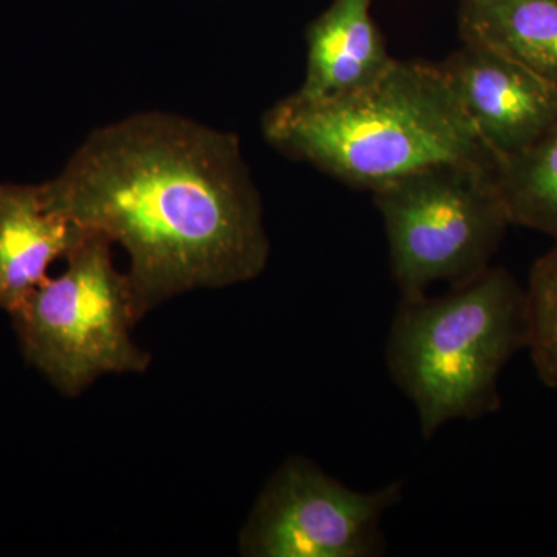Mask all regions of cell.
Listing matches in <instances>:
<instances>
[{
	"label": "cell",
	"mask_w": 557,
	"mask_h": 557,
	"mask_svg": "<svg viewBox=\"0 0 557 557\" xmlns=\"http://www.w3.org/2000/svg\"><path fill=\"white\" fill-rule=\"evenodd\" d=\"M46 188L81 228L127 252L139 318L190 289L252 281L269 263L239 137L177 113L98 127Z\"/></svg>",
	"instance_id": "obj_1"
},
{
	"label": "cell",
	"mask_w": 557,
	"mask_h": 557,
	"mask_svg": "<svg viewBox=\"0 0 557 557\" xmlns=\"http://www.w3.org/2000/svg\"><path fill=\"white\" fill-rule=\"evenodd\" d=\"M267 141L351 188L376 190L450 161L491 157L438 64L394 60L332 100L289 95L262 119Z\"/></svg>",
	"instance_id": "obj_2"
},
{
	"label": "cell",
	"mask_w": 557,
	"mask_h": 557,
	"mask_svg": "<svg viewBox=\"0 0 557 557\" xmlns=\"http://www.w3.org/2000/svg\"><path fill=\"white\" fill-rule=\"evenodd\" d=\"M527 343L525 289L507 270L490 267L438 298L401 299L386 364L429 440L453 421L497 412L498 380Z\"/></svg>",
	"instance_id": "obj_3"
},
{
	"label": "cell",
	"mask_w": 557,
	"mask_h": 557,
	"mask_svg": "<svg viewBox=\"0 0 557 557\" xmlns=\"http://www.w3.org/2000/svg\"><path fill=\"white\" fill-rule=\"evenodd\" d=\"M112 245L102 234H87L64 271L10 314L25 361L67 397L108 373H141L150 364L131 336L141 318L129 276L113 263Z\"/></svg>",
	"instance_id": "obj_4"
},
{
	"label": "cell",
	"mask_w": 557,
	"mask_h": 557,
	"mask_svg": "<svg viewBox=\"0 0 557 557\" xmlns=\"http://www.w3.org/2000/svg\"><path fill=\"white\" fill-rule=\"evenodd\" d=\"M403 300L440 282L467 284L490 269L509 223L493 157L450 161L373 193Z\"/></svg>",
	"instance_id": "obj_5"
},
{
	"label": "cell",
	"mask_w": 557,
	"mask_h": 557,
	"mask_svg": "<svg viewBox=\"0 0 557 557\" xmlns=\"http://www.w3.org/2000/svg\"><path fill=\"white\" fill-rule=\"evenodd\" d=\"M403 483L354 490L304 457H289L259 494L240 533L247 557H375L386 552L384 516Z\"/></svg>",
	"instance_id": "obj_6"
},
{
	"label": "cell",
	"mask_w": 557,
	"mask_h": 557,
	"mask_svg": "<svg viewBox=\"0 0 557 557\" xmlns=\"http://www.w3.org/2000/svg\"><path fill=\"white\" fill-rule=\"evenodd\" d=\"M438 65L496 161L523 152L557 124V87L497 51L463 44Z\"/></svg>",
	"instance_id": "obj_7"
},
{
	"label": "cell",
	"mask_w": 557,
	"mask_h": 557,
	"mask_svg": "<svg viewBox=\"0 0 557 557\" xmlns=\"http://www.w3.org/2000/svg\"><path fill=\"white\" fill-rule=\"evenodd\" d=\"M87 234L54 205L46 183H0V309H21Z\"/></svg>",
	"instance_id": "obj_8"
},
{
	"label": "cell",
	"mask_w": 557,
	"mask_h": 557,
	"mask_svg": "<svg viewBox=\"0 0 557 557\" xmlns=\"http://www.w3.org/2000/svg\"><path fill=\"white\" fill-rule=\"evenodd\" d=\"M373 0H333L307 28L306 76L295 97L322 101L344 97L380 78L388 54L372 17Z\"/></svg>",
	"instance_id": "obj_9"
},
{
	"label": "cell",
	"mask_w": 557,
	"mask_h": 557,
	"mask_svg": "<svg viewBox=\"0 0 557 557\" xmlns=\"http://www.w3.org/2000/svg\"><path fill=\"white\" fill-rule=\"evenodd\" d=\"M458 33L557 87V0H460Z\"/></svg>",
	"instance_id": "obj_10"
},
{
	"label": "cell",
	"mask_w": 557,
	"mask_h": 557,
	"mask_svg": "<svg viewBox=\"0 0 557 557\" xmlns=\"http://www.w3.org/2000/svg\"><path fill=\"white\" fill-rule=\"evenodd\" d=\"M494 166L509 223L557 240V124L518 156L494 160Z\"/></svg>",
	"instance_id": "obj_11"
},
{
	"label": "cell",
	"mask_w": 557,
	"mask_h": 557,
	"mask_svg": "<svg viewBox=\"0 0 557 557\" xmlns=\"http://www.w3.org/2000/svg\"><path fill=\"white\" fill-rule=\"evenodd\" d=\"M525 299L531 361L539 380L557 391V240L534 263Z\"/></svg>",
	"instance_id": "obj_12"
}]
</instances>
